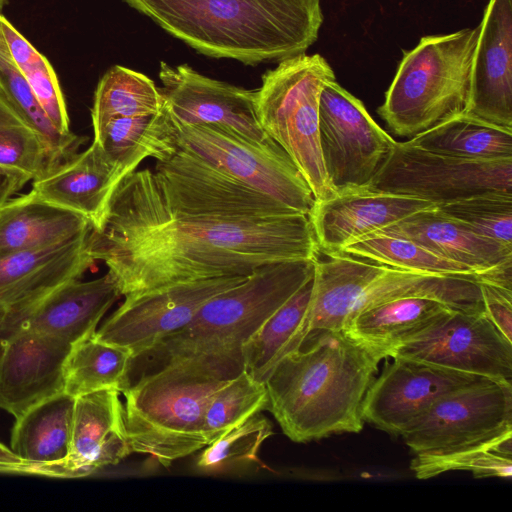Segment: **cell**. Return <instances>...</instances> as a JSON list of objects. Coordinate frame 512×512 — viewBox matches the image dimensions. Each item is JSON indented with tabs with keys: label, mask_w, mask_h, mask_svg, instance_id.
I'll return each instance as SVG.
<instances>
[{
	"label": "cell",
	"mask_w": 512,
	"mask_h": 512,
	"mask_svg": "<svg viewBox=\"0 0 512 512\" xmlns=\"http://www.w3.org/2000/svg\"><path fill=\"white\" fill-rule=\"evenodd\" d=\"M87 249L121 295L220 277L249 276L267 264L318 260L306 215L227 218L174 212L150 169L126 175L112 194Z\"/></svg>",
	"instance_id": "cell-1"
},
{
	"label": "cell",
	"mask_w": 512,
	"mask_h": 512,
	"mask_svg": "<svg viewBox=\"0 0 512 512\" xmlns=\"http://www.w3.org/2000/svg\"><path fill=\"white\" fill-rule=\"evenodd\" d=\"M386 358L343 330L310 335L266 380V409L293 442L359 433L365 394Z\"/></svg>",
	"instance_id": "cell-2"
},
{
	"label": "cell",
	"mask_w": 512,
	"mask_h": 512,
	"mask_svg": "<svg viewBox=\"0 0 512 512\" xmlns=\"http://www.w3.org/2000/svg\"><path fill=\"white\" fill-rule=\"evenodd\" d=\"M213 58L247 65L303 54L317 40L320 0H123Z\"/></svg>",
	"instance_id": "cell-3"
},
{
	"label": "cell",
	"mask_w": 512,
	"mask_h": 512,
	"mask_svg": "<svg viewBox=\"0 0 512 512\" xmlns=\"http://www.w3.org/2000/svg\"><path fill=\"white\" fill-rule=\"evenodd\" d=\"M318 260L284 261L256 269L208 300L182 329L151 352L203 365L231 379L244 370L242 349L262 324L315 272Z\"/></svg>",
	"instance_id": "cell-4"
},
{
	"label": "cell",
	"mask_w": 512,
	"mask_h": 512,
	"mask_svg": "<svg viewBox=\"0 0 512 512\" xmlns=\"http://www.w3.org/2000/svg\"><path fill=\"white\" fill-rule=\"evenodd\" d=\"M228 378L195 362L167 360L122 392L125 425L133 453L148 454L162 466L207 445L206 405Z\"/></svg>",
	"instance_id": "cell-5"
},
{
	"label": "cell",
	"mask_w": 512,
	"mask_h": 512,
	"mask_svg": "<svg viewBox=\"0 0 512 512\" xmlns=\"http://www.w3.org/2000/svg\"><path fill=\"white\" fill-rule=\"evenodd\" d=\"M478 27L422 37L405 52L377 112L391 132L413 137L466 112Z\"/></svg>",
	"instance_id": "cell-6"
},
{
	"label": "cell",
	"mask_w": 512,
	"mask_h": 512,
	"mask_svg": "<svg viewBox=\"0 0 512 512\" xmlns=\"http://www.w3.org/2000/svg\"><path fill=\"white\" fill-rule=\"evenodd\" d=\"M334 79L331 66L321 55L303 53L266 71L254 96L262 130L291 158L315 200L335 194L324 167L319 136L321 91Z\"/></svg>",
	"instance_id": "cell-7"
},
{
	"label": "cell",
	"mask_w": 512,
	"mask_h": 512,
	"mask_svg": "<svg viewBox=\"0 0 512 512\" xmlns=\"http://www.w3.org/2000/svg\"><path fill=\"white\" fill-rule=\"evenodd\" d=\"M328 257L319 262L325 294L348 315L347 322L362 310L408 296L433 298L454 310L484 312L476 281L396 269L345 254Z\"/></svg>",
	"instance_id": "cell-8"
},
{
	"label": "cell",
	"mask_w": 512,
	"mask_h": 512,
	"mask_svg": "<svg viewBox=\"0 0 512 512\" xmlns=\"http://www.w3.org/2000/svg\"><path fill=\"white\" fill-rule=\"evenodd\" d=\"M170 118L179 147L295 213L309 215L315 202L312 191L291 158L271 138L256 143L214 125H190Z\"/></svg>",
	"instance_id": "cell-9"
},
{
	"label": "cell",
	"mask_w": 512,
	"mask_h": 512,
	"mask_svg": "<svg viewBox=\"0 0 512 512\" xmlns=\"http://www.w3.org/2000/svg\"><path fill=\"white\" fill-rule=\"evenodd\" d=\"M512 434V383L487 380L437 400L401 436L414 456L490 446Z\"/></svg>",
	"instance_id": "cell-10"
},
{
	"label": "cell",
	"mask_w": 512,
	"mask_h": 512,
	"mask_svg": "<svg viewBox=\"0 0 512 512\" xmlns=\"http://www.w3.org/2000/svg\"><path fill=\"white\" fill-rule=\"evenodd\" d=\"M370 186L437 206L482 194L512 195V158L470 160L396 142Z\"/></svg>",
	"instance_id": "cell-11"
},
{
	"label": "cell",
	"mask_w": 512,
	"mask_h": 512,
	"mask_svg": "<svg viewBox=\"0 0 512 512\" xmlns=\"http://www.w3.org/2000/svg\"><path fill=\"white\" fill-rule=\"evenodd\" d=\"M319 136L324 167L335 192L370 186L397 142L336 79L321 91Z\"/></svg>",
	"instance_id": "cell-12"
},
{
	"label": "cell",
	"mask_w": 512,
	"mask_h": 512,
	"mask_svg": "<svg viewBox=\"0 0 512 512\" xmlns=\"http://www.w3.org/2000/svg\"><path fill=\"white\" fill-rule=\"evenodd\" d=\"M161 196L174 212L227 218L301 215L269 195L177 147L153 171Z\"/></svg>",
	"instance_id": "cell-13"
},
{
	"label": "cell",
	"mask_w": 512,
	"mask_h": 512,
	"mask_svg": "<svg viewBox=\"0 0 512 512\" xmlns=\"http://www.w3.org/2000/svg\"><path fill=\"white\" fill-rule=\"evenodd\" d=\"M247 277L183 282L125 296L123 304L96 330L95 336L128 350L135 359L186 326L208 300Z\"/></svg>",
	"instance_id": "cell-14"
},
{
	"label": "cell",
	"mask_w": 512,
	"mask_h": 512,
	"mask_svg": "<svg viewBox=\"0 0 512 512\" xmlns=\"http://www.w3.org/2000/svg\"><path fill=\"white\" fill-rule=\"evenodd\" d=\"M373 379L362 404L364 422L402 435L437 400L487 380L413 358L395 356Z\"/></svg>",
	"instance_id": "cell-15"
},
{
	"label": "cell",
	"mask_w": 512,
	"mask_h": 512,
	"mask_svg": "<svg viewBox=\"0 0 512 512\" xmlns=\"http://www.w3.org/2000/svg\"><path fill=\"white\" fill-rule=\"evenodd\" d=\"M402 356L512 383V342L484 312L452 310L434 326L395 348Z\"/></svg>",
	"instance_id": "cell-16"
},
{
	"label": "cell",
	"mask_w": 512,
	"mask_h": 512,
	"mask_svg": "<svg viewBox=\"0 0 512 512\" xmlns=\"http://www.w3.org/2000/svg\"><path fill=\"white\" fill-rule=\"evenodd\" d=\"M90 231L61 244L0 256V342L17 332L49 293L80 279L94 264L87 249Z\"/></svg>",
	"instance_id": "cell-17"
},
{
	"label": "cell",
	"mask_w": 512,
	"mask_h": 512,
	"mask_svg": "<svg viewBox=\"0 0 512 512\" xmlns=\"http://www.w3.org/2000/svg\"><path fill=\"white\" fill-rule=\"evenodd\" d=\"M159 78L164 108L177 121L214 125L256 143L269 138L256 116L255 90L209 78L188 65L161 62Z\"/></svg>",
	"instance_id": "cell-18"
},
{
	"label": "cell",
	"mask_w": 512,
	"mask_h": 512,
	"mask_svg": "<svg viewBox=\"0 0 512 512\" xmlns=\"http://www.w3.org/2000/svg\"><path fill=\"white\" fill-rule=\"evenodd\" d=\"M436 207L420 198L371 186L348 187L328 199L315 200L308 218L319 250L329 256L368 234Z\"/></svg>",
	"instance_id": "cell-19"
},
{
	"label": "cell",
	"mask_w": 512,
	"mask_h": 512,
	"mask_svg": "<svg viewBox=\"0 0 512 512\" xmlns=\"http://www.w3.org/2000/svg\"><path fill=\"white\" fill-rule=\"evenodd\" d=\"M119 394L116 389H104L75 398L68 455L57 463L37 467V475L86 477L133 453Z\"/></svg>",
	"instance_id": "cell-20"
},
{
	"label": "cell",
	"mask_w": 512,
	"mask_h": 512,
	"mask_svg": "<svg viewBox=\"0 0 512 512\" xmlns=\"http://www.w3.org/2000/svg\"><path fill=\"white\" fill-rule=\"evenodd\" d=\"M69 343L20 329L0 342V408L16 418L38 403L62 393Z\"/></svg>",
	"instance_id": "cell-21"
},
{
	"label": "cell",
	"mask_w": 512,
	"mask_h": 512,
	"mask_svg": "<svg viewBox=\"0 0 512 512\" xmlns=\"http://www.w3.org/2000/svg\"><path fill=\"white\" fill-rule=\"evenodd\" d=\"M375 232L410 239L486 277L484 283L512 290V247L484 237L437 207Z\"/></svg>",
	"instance_id": "cell-22"
},
{
	"label": "cell",
	"mask_w": 512,
	"mask_h": 512,
	"mask_svg": "<svg viewBox=\"0 0 512 512\" xmlns=\"http://www.w3.org/2000/svg\"><path fill=\"white\" fill-rule=\"evenodd\" d=\"M466 112L512 128V0H489L478 26Z\"/></svg>",
	"instance_id": "cell-23"
},
{
	"label": "cell",
	"mask_w": 512,
	"mask_h": 512,
	"mask_svg": "<svg viewBox=\"0 0 512 512\" xmlns=\"http://www.w3.org/2000/svg\"><path fill=\"white\" fill-rule=\"evenodd\" d=\"M123 179L99 144L73 155L46 177L33 181L42 199L86 217L100 229L113 192Z\"/></svg>",
	"instance_id": "cell-24"
},
{
	"label": "cell",
	"mask_w": 512,
	"mask_h": 512,
	"mask_svg": "<svg viewBox=\"0 0 512 512\" xmlns=\"http://www.w3.org/2000/svg\"><path fill=\"white\" fill-rule=\"evenodd\" d=\"M120 296L109 272L90 281L72 280L43 298L18 330L36 331L73 345L96 332L101 318Z\"/></svg>",
	"instance_id": "cell-25"
},
{
	"label": "cell",
	"mask_w": 512,
	"mask_h": 512,
	"mask_svg": "<svg viewBox=\"0 0 512 512\" xmlns=\"http://www.w3.org/2000/svg\"><path fill=\"white\" fill-rule=\"evenodd\" d=\"M91 228L83 215L52 204L31 190L0 206V256L61 244Z\"/></svg>",
	"instance_id": "cell-26"
},
{
	"label": "cell",
	"mask_w": 512,
	"mask_h": 512,
	"mask_svg": "<svg viewBox=\"0 0 512 512\" xmlns=\"http://www.w3.org/2000/svg\"><path fill=\"white\" fill-rule=\"evenodd\" d=\"M452 310L433 298L400 297L362 310L347 322L343 331L384 351L388 358L395 348L422 334Z\"/></svg>",
	"instance_id": "cell-27"
},
{
	"label": "cell",
	"mask_w": 512,
	"mask_h": 512,
	"mask_svg": "<svg viewBox=\"0 0 512 512\" xmlns=\"http://www.w3.org/2000/svg\"><path fill=\"white\" fill-rule=\"evenodd\" d=\"M93 141L117 166L123 178L144 159L166 160L178 147L172 120L164 106L157 114L112 118L94 131Z\"/></svg>",
	"instance_id": "cell-28"
},
{
	"label": "cell",
	"mask_w": 512,
	"mask_h": 512,
	"mask_svg": "<svg viewBox=\"0 0 512 512\" xmlns=\"http://www.w3.org/2000/svg\"><path fill=\"white\" fill-rule=\"evenodd\" d=\"M313 277L244 344V370L256 381L265 384L276 365L303 344L308 329Z\"/></svg>",
	"instance_id": "cell-29"
},
{
	"label": "cell",
	"mask_w": 512,
	"mask_h": 512,
	"mask_svg": "<svg viewBox=\"0 0 512 512\" xmlns=\"http://www.w3.org/2000/svg\"><path fill=\"white\" fill-rule=\"evenodd\" d=\"M74 403L62 392L27 410L15 420L10 449L36 469L63 460L70 447Z\"/></svg>",
	"instance_id": "cell-30"
},
{
	"label": "cell",
	"mask_w": 512,
	"mask_h": 512,
	"mask_svg": "<svg viewBox=\"0 0 512 512\" xmlns=\"http://www.w3.org/2000/svg\"><path fill=\"white\" fill-rule=\"evenodd\" d=\"M408 142L429 152L470 160L512 158V128L468 112L454 115Z\"/></svg>",
	"instance_id": "cell-31"
},
{
	"label": "cell",
	"mask_w": 512,
	"mask_h": 512,
	"mask_svg": "<svg viewBox=\"0 0 512 512\" xmlns=\"http://www.w3.org/2000/svg\"><path fill=\"white\" fill-rule=\"evenodd\" d=\"M130 352L99 340L95 333L71 346L63 367V392L73 398L104 389L122 393L129 386Z\"/></svg>",
	"instance_id": "cell-32"
},
{
	"label": "cell",
	"mask_w": 512,
	"mask_h": 512,
	"mask_svg": "<svg viewBox=\"0 0 512 512\" xmlns=\"http://www.w3.org/2000/svg\"><path fill=\"white\" fill-rule=\"evenodd\" d=\"M338 254L406 271L486 281L484 275L397 235L373 232L343 247Z\"/></svg>",
	"instance_id": "cell-33"
},
{
	"label": "cell",
	"mask_w": 512,
	"mask_h": 512,
	"mask_svg": "<svg viewBox=\"0 0 512 512\" xmlns=\"http://www.w3.org/2000/svg\"><path fill=\"white\" fill-rule=\"evenodd\" d=\"M164 98L152 79L115 65L99 80L91 109L93 131L116 117H138L162 111Z\"/></svg>",
	"instance_id": "cell-34"
},
{
	"label": "cell",
	"mask_w": 512,
	"mask_h": 512,
	"mask_svg": "<svg viewBox=\"0 0 512 512\" xmlns=\"http://www.w3.org/2000/svg\"><path fill=\"white\" fill-rule=\"evenodd\" d=\"M65 161L0 95V166L21 171L34 181Z\"/></svg>",
	"instance_id": "cell-35"
},
{
	"label": "cell",
	"mask_w": 512,
	"mask_h": 512,
	"mask_svg": "<svg viewBox=\"0 0 512 512\" xmlns=\"http://www.w3.org/2000/svg\"><path fill=\"white\" fill-rule=\"evenodd\" d=\"M264 383L245 370L227 380L210 397L204 412L203 434L207 445L252 415L267 408Z\"/></svg>",
	"instance_id": "cell-36"
},
{
	"label": "cell",
	"mask_w": 512,
	"mask_h": 512,
	"mask_svg": "<svg viewBox=\"0 0 512 512\" xmlns=\"http://www.w3.org/2000/svg\"><path fill=\"white\" fill-rule=\"evenodd\" d=\"M0 95L65 160L76 154L85 137L61 133L51 122L23 74L0 55Z\"/></svg>",
	"instance_id": "cell-37"
},
{
	"label": "cell",
	"mask_w": 512,
	"mask_h": 512,
	"mask_svg": "<svg viewBox=\"0 0 512 512\" xmlns=\"http://www.w3.org/2000/svg\"><path fill=\"white\" fill-rule=\"evenodd\" d=\"M411 470L418 479H428L441 473L469 471L475 478L512 476V434L483 448L440 457L414 456Z\"/></svg>",
	"instance_id": "cell-38"
},
{
	"label": "cell",
	"mask_w": 512,
	"mask_h": 512,
	"mask_svg": "<svg viewBox=\"0 0 512 512\" xmlns=\"http://www.w3.org/2000/svg\"><path fill=\"white\" fill-rule=\"evenodd\" d=\"M272 434L271 422L258 412L206 445L197 467L220 471L256 461L261 446Z\"/></svg>",
	"instance_id": "cell-39"
},
{
	"label": "cell",
	"mask_w": 512,
	"mask_h": 512,
	"mask_svg": "<svg viewBox=\"0 0 512 512\" xmlns=\"http://www.w3.org/2000/svg\"><path fill=\"white\" fill-rule=\"evenodd\" d=\"M437 208L476 233L512 247V195L482 194Z\"/></svg>",
	"instance_id": "cell-40"
},
{
	"label": "cell",
	"mask_w": 512,
	"mask_h": 512,
	"mask_svg": "<svg viewBox=\"0 0 512 512\" xmlns=\"http://www.w3.org/2000/svg\"><path fill=\"white\" fill-rule=\"evenodd\" d=\"M22 74L53 125L61 133H71L64 95L50 61L46 58Z\"/></svg>",
	"instance_id": "cell-41"
},
{
	"label": "cell",
	"mask_w": 512,
	"mask_h": 512,
	"mask_svg": "<svg viewBox=\"0 0 512 512\" xmlns=\"http://www.w3.org/2000/svg\"><path fill=\"white\" fill-rule=\"evenodd\" d=\"M7 0H0V55L22 73L41 63L46 57L40 53L5 17Z\"/></svg>",
	"instance_id": "cell-42"
},
{
	"label": "cell",
	"mask_w": 512,
	"mask_h": 512,
	"mask_svg": "<svg viewBox=\"0 0 512 512\" xmlns=\"http://www.w3.org/2000/svg\"><path fill=\"white\" fill-rule=\"evenodd\" d=\"M479 287L486 316L512 342V290L487 283Z\"/></svg>",
	"instance_id": "cell-43"
},
{
	"label": "cell",
	"mask_w": 512,
	"mask_h": 512,
	"mask_svg": "<svg viewBox=\"0 0 512 512\" xmlns=\"http://www.w3.org/2000/svg\"><path fill=\"white\" fill-rule=\"evenodd\" d=\"M30 180L31 178L21 171L0 166V206Z\"/></svg>",
	"instance_id": "cell-44"
},
{
	"label": "cell",
	"mask_w": 512,
	"mask_h": 512,
	"mask_svg": "<svg viewBox=\"0 0 512 512\" xmlns=\"http://www.w3.org/2000/svg\"><path fill=\"white\" fill-rule=\"evenodd\" d=\"M0 464L15 466L23 469L27 475H37L36 467L21 460L10 447L0 442Z\"/></svg>",
	"instance_id": "cell-45"
},
{
	"label": "cell",
	"mask_w": 512,
	"mask_h": 512,
	"mask_svg": "<svg viewBox=\"0 0 512 512\" xmlns=\"http://www.w3.org/2000/svg\"><path fill=\"white\" fill-rule=\"evenodd\" d=\"M0 474H19V475H27L26 472L15 466L0 464Z\"/></svg>",
	"instance_id": "cell-46"
}]
</instances>
